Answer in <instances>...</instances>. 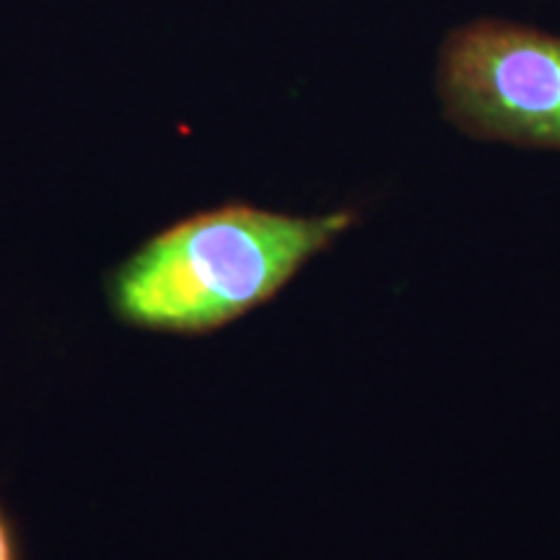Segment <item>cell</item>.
Wrapping results in <instances>:
<instances>
[{"label":"cell","instance_id":"cell-2","mask_svg":"<svg viewBox=\"0 0 560 560\" xmlns=\"http://www.w3.org/2000/svg\"><path fill=\"white\" fill-rule=\"evenodd\" d=\"M436 94L475 140L560 151V37L506 19L454 26L436 55Z\"/></svg>","mask_w":560,"mask_h":560},{"label":"cell","instance_id":"cell-1","mask_svg":"<svg viewBox=\"0 0 560 560\" xmlns=\"http://www.w3.org/2000/svg\"><path fill=\"white\" fill-rule=\"evenodd\" d=\"M355 221V210L293 215L249 202L198 210L117 265L107 289L112 312L149 332L221 330L276 299Z\"/></svg>","mask_w":560,"mask_h":560},{"label":"cell","instance_id":"cell-3","mask_svg":"<svg viewBox=\"0 0 560 560\" xmlns=\"http://www.w3.org/2000/svg\"><path fill=\"white\" fill-rule=\"evenodd\" d=\"M0 560H19V545L16 535H13L9 516L0 509Z\"/></svg>","mask_w":560,"mask_h":560}]
</instances>
